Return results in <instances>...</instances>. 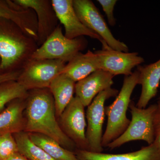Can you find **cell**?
<instances>
[{"instance_id": "25", "label": "cell", "mask_w": 160, "mask_h": 160, "mask_svg": "<svg viewBox=\"0 0 160 160\" xmlns=\"http://www.w3.org/2000/svg\"><path fill=\"white\" fill-rule=\"evenodd\" d=\"M157 108L154 118V140L153 144L160 152V99L158 102Z\"/></svg>"}, {"instance_id": "27", "label": "cell", "mask_w": 160, "mask_h": 160, "mask_svg": "<svg viewBox=\"0 0 160 160\" xmlns=\"http://www.w3.org/2000/svg\"><path fill=\"white\" fill-rule=\"evenodd\" d=\"M6 160H30L19 152H16Z\"/></svg>"}, {"instance_id": "4", "label": "cell", "mask_w": 160, "mask_h": 160, "mask_svg": "<svg viewBox=\"0 0 160 160\" xmlns=\"http://www.w3.org/2000/svg\"><path fill=\"white\" fill-rule=\"evenodd\" d=\"M129 108L131 120L125 131L107 147L113 149L132 141L142 140L148 145L153 144L154 140V118L157 104L150 105L148 108L140 109L131 101Z\"/></svg>"}, {"instance_id": "18", "label": "cell", "mask_w": 160, "mask_h": 160, "mask_svg": "<svg viewBox=\"0 0 160 160\" xmlns=\"http://www.w3.org/2000/svg\"><path fill=\"white\" fill-rule=\"evenodd\" d=\"M98 70H101L98 58L94 52L88 50L86 53H78L66 64L62 73L77 82Z\"/></svg>"}, {"instance_id": "29", "label": "cell", "mask_w": 160, "mask_h": 160, "mask_svg": "<svg viewBox=\"0 0 160 160\" xmlns=\"http://www.w3.org/2000/svg\"><path fill=\"white\" fill-rule=\"evenodd\" d=\"M159 99H160V98H159Z\"/></svg>"}, {"instance_id": "23", "label": "cell", "mask_w": 160, "mask_h": 160, "mask_svg": "<svg viewBox=\"0 0 160 160\" xmlns=\"http://www.w3.org/2000/svg\"><path fill=\"white\" fill-rule=\"evenodd\" d=\"M18 149L13 134H0V160H6L16 152Z\"/></svg>"}, {"instance_id": "16", "label": "cell", "mask_w": 160, "mask_h": 160, "mask_svg": "<svg viewBox=\"0 0 160 160\" xmlns=\"http://www.w3.org/2000/svg\"><path fill=\"white\" fill-rule=\"evenodd\" d=\"M26 98L12 100L0 112V134L24 131Z\"/></svg>"}, {"instance_id": "7", "label": "cell", "mask_w": 160, "mask_h": 160, "mask_svg": "<svg viewBox=\"0 0 160 160\" xmlns=\"http://www.w3.org/2000/svg\"><path fill=\"white\" fill-rule=\"evenodd\" d=\"M66 65L60 60L31 59L22 70L17 81L27 91L49 88Z\"/></svg>"}, {"instance_id": "11", "label": "cell", "mask_w": 160, "mask_h": 160, "mask_svg": "<svg viewBox=\"0 0 160 160\" xmlns=\"http://www.w3.org/2000/svg\"><path fill=\"white\" fill-rule=\"evenodd\" d=\"M99 62L100 69L109 72L114 76L132 74V69L144 62V59L137 52H125L111 48L95 52Z\"/></svg>"}, {"instance_id": "19", "label": "cell", "mask_w": 160, "mask_h": 160, "mask_svg": "<svg viewBox=\"0 0 160 160\" xmlns=\"http://www.w3.org/2000/svg\"><path fill=\"white\" fill-rule=\"evenodd\" d=\"M76 82L66 75L61 73L53 80L49 89L54 99L56 113L59 118L71 102L75 92Z\"/></svg>"}, {"instance_id": "5", "label": "cell", "mask_w": 160, "mask_h": 160, "mask_svg": "<svg viewBox=\"0 0 160 160\" xmlns=\"http://www.w3.org/2000/svg\"><path fill=\"white\" fill-rule=\"evenodd\" d=\"M87 44L84 37L72 39L66 38L59 24L46 42L36 50L31 59L58 60L68 63L86 49Z\"/></svg>"}, {"instance_id": "3", "label": "cell", "mask_w": 160, "mask_h": 160, "mask_svg": "<svg viewBox=\"0 0 160 160\" xmlns=\"http://www.w3.org/2000/svg\"><path fill=\"white\" fill-rule=\"evenodd\" d=\"M139 76V72L136 70L130 75L125 76L122 89L115 100L111 105L105 107L108 121L102 140L103 148L118 138L129 126L130 120L127 118L126 113L132 101V94L138 85Z\"/></svg>"}, {"instance_id": "13", "label": "cell", "mask_w": 160, "mask_h": 160, "mask_svg": "<svg viewBox=\"0 0 160 160\" xmlns=\"http://www.w3.org/2000/svg\"><path fill=\"white\" fill-rule=\"evenodd\" d=\"M0 18L10 20L37 42L38 22L34 10L13 1L0 0Z\"/></svg>"}, {"instance_id": "12", "label": "cell", "mask_w": 160, "mask_h": 160, "mask_svg": "<svg viewBox=\"0 0 160 160\" xmlns=\"http://www.w3.org/2000/svg\"><path fill=\"white\" fill-rule=\"evenodd\" d=\"M20 6L30 8L36 14L38 46H42L58 26V19L51 0H14Z\"/></svg>"}, {"instance_id": "10", "label": "cell", "mask_w": 160, "mask_h": 160, "mask_svg": "<svg viewBox=\"0 0 160 160\" xmlns=\"http://www.w3.org/2000/svg\"><path fill=\"white\" fill-rule=\"evenodd\" d=\"M51 2L59 21L65 28L64 35L66 38L72 39L86 36L99 41L103 49L109 48L99 36L81 22L75 12L72 0H51Z\"/></svg>"}, {"instance_id": "20", "label": "cell", "mask_w": 160, "mask_h": 160, "mask_svg": "<svg viewBox=\"0 0 160 160\" xmlns=\"http://www.w3.org/2000/svg\"><path fill=\"white\" fill-rule=\"evenodd\" d=\"M31 141L55 160H79L75 153L65 149L55 140L38 133H28Z\"/></svg>"}, {"instance_id": "21", "label": "cell", "mask_w": 160, "mask_h": 160, "mask_svg": "<svg viewBox=\"0 0 160 160\" xmlns=\"http://www.w3.org/2000/svg\"><path fill=\"white\" fill-rule=\"evenodd\" d=\"M19 152L30 160H55L46 151L35 144L27 132H20L13 134Z\"/></svg>"}, {"instance_id": "26", "label": "cell", "mask_w": 160, "mask_h": 160, "mask_svg": "<svg viewBox=\"0 0 160 160\" xmlns=\"http://www.w3.org/2000/svg\"><path fill=\"white\" fill-rule=\"evenodd\" d=\"M22 70L9 72L0 71V85L9 81H17Z\"/></svg>"}, {"instance_id": "9", "label": "cell", "mask_w": 160, "mask_h": 160, "mask_svg": "<svg viewBox=\"0 0 160 160\" xmlns=\"http://www.w3.org/2000/svg\"><path fill=\"white\" fill-rule=\"evenodd\" d=\"M84 108L79 99L73 97L59 118L58 122L63 132L74 143L78 149L88 151Z\"/></svg>"}, {"instance_id": "8", "label": "cell", "mask_w": 160, "mask_h": 160, "mask_svg": "<svg viewBox=\"0 0 160 160\" xmlns=\"http://www.w3.org/2000/svg\"><path fill=\"white\" fill-rule=\"evenodd\" d=\"M118 90L110 88L101 92L94 98L88 106L86 111L87 129L86 137L88 144V151L93 152H102V146L103 126L105 121V106L106 100L116 97Z\"/></svg>"}, {"instance_id": "22", "label": "cell", "mask_w": 160, "mask_h": 160, "mask_svg": "<svg viewBox=\"0 0 160 160\" xmlns=\"http://www.w3.org/2000/svg\"><path fill=\"white\" fill-rule=\"evenodd\" d=\"M28 91L17 81L5 82L0 85V112L12 100L26 98Z\"/></svg>"}, {"instance_id": "17", "label": "cell", "mask_w": 160, "mask_h": 160, "mask_svg": "<svg viewBox=\"0 0 160 160\" xmlns=\"http://www.w3.org/2000/svg\"><path fill=\"white\" fill-rule=\"evenodd\" d=\"M79 160H160V152L153 144L142 147L137 151L109 154L77 149L75 152Z\"/></svg>"}, {"instance_id": "2", "label": "cell", "mask_w": 160, "mask_h": 160, "mask_svg": "<svg viewBox=\"0 0 160 160\" xmlns=\"http://www.w3.org/2000/svg\"><path fill=\"white\" fill-rule=\"evenodd\" d=\"M38 47L15 23L0 18V71L22 70Z\"/></svg>"}, {"instance_id": "28", "label": "cell", "mask_w": 160, "mask_h": 160, "mask_svg": "<svg viewBox=\"0 0 160 160\" xmlns=\"http://www.w3.org/2000/svg\"><path fill=\"white\" fill-rule=\"evenodd\" d=\"M1 59H0V65H1Z\"/></svg>"}, {"instance_id": "24", "label": "cell", "mask_w": 160, "mask_h": 160, "mask_svg": "<svg viewBox=\"0 0 160 160\" xmlns=\"http://www.w3.org/2000/svg\"><path fill=\"white\" fill-rule=\"evenodd\" d=\"M98 2L102 8L103 10L106 13L108 22L110 26H114L116 24V19L114 18L113 10L117 2L116 0H98Z\"/></svg>"}, {"instance_id": "14", "label": "cell", "mask_w": 160, "mask_h": 160, "mask_svg": "<svg viewBox=\"0 0 160 160\" xmlns=\"http://www.w3.org/2000/svg\"><path fill=\"white\" fill-rule=\"evenodd\" d=\"M114 77L102 70L92 72L76 83V97L79 99L85 107L89 106L100 92L111 88Z\"/></svg>"}, {"instance_id": "1", "label": "cell", "mask_w": 160, "mask_h": 160, "mask_svg": "<svg viewBox=\"0 0 160 160\" xmlns=\"http://www.w3.org/2000/svg\"><path fill=\"white\" fill-rule=\"evenodd\" d=\"M24 116L25 132L45 135L69 151L75 153L77 150L74 143L60 127L57 119L54 99L49 88L28 91Z\"/></svg>"}, {"instance_id": "6", "label": "cell", "mask_w": 160, "mask_h": 160, "mask_svg": "<svg viewBox=\"0 0 160 160\" xmlns=\"http://www.w3.org/2000/svg\"><path fill=\"white\" fill-rule=\"evenodd\" d=\"M72 4L81 22L99 36L110 48L117 51L129 52V48L126 44L113 36L102 16L92 1L72 0Z\"/></svg>"}, {"instance_id": "15", "label": "cell", "mask_w": 160, "mask_h": 160, "mask_svg": "<svg viewBox=\"0 0 160 160\" xmlns=\"http://www.w3.org/2000/svg\"><path fill=\"white\" fill-rule=\"evenodd\" d=\"M137 70L139 73L138 85L142 86V92L136 106L140 109H145L157 94L160 83V59L149 65H140Z\"/></svg>"}]
</instances>
